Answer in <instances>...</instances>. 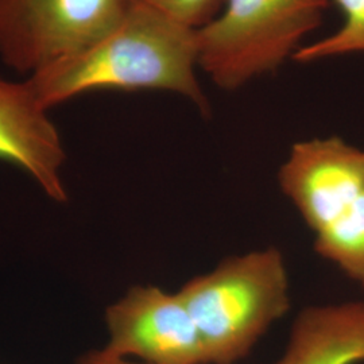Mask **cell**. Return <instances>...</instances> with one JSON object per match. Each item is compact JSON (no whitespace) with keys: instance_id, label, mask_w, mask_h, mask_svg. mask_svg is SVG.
Wrapping results in <instances>:
<instances>
[{"instance_id":"cell-1","label":"cell","mask_w":364,"mask_h":364,"mask_svg":"<svg viewBox=\"0 0 364 364\" xmlns=\"http://www.w3.org/2000/svg\"><path fill=\"white\" fill-rule=\"evenodd\" d=\"M196 28L144 0H132L120 22L85 49L46 66L26 82L45 109L92 91H168L207 115L208 97L196 76Z\"/></svg>"},{"instance_id":"cell-2","label":"cell","mask_w":364,"mask_h":364,"mask_svg":"<svg viewBox=\"0 0 364 364\" xmlns=\"http://www.w3.org/2000/svg\"><path fill=\"white\" fill-rule=\"evenodd\" d=\"M208 364H236L290 308L287 262L278 248L221 260L178 290Z\"/></svg>"},{"instance_id":"cell-3","label":"cell","mask_w":364,"mask_h":364,"mask_svg":"<svg viewBox=\"0 0 364 364\" xmlns=\"http://www.w3.org/2000/svg\"><path fill=\"white\" fill-rule=\"evenodd\" d=\"M314 235V250L364 287V150L340 136L293 144L278 173Z\"/></svg>"},{"instance_id":"cell-4","label":"cell","mask_w":364,"mask_h":364,"mask_svg":"<svg viewBox=\"0 0 364 364\" xmlns=\"http://www.w3.org/2000/svg\"><path fill=\"white\" fill-rule=\"evenodd\" d=\"M331 0H225L197 28L198 66L224 91L272 73L321 25Z\"/></svg>"},{"instance_id":"cell-5","label":"cell","mask_w":364,"mask_h":364,"mask_svg":"<svg viewBox=\"0 0 364 364\" xmlns=\"http://www.w3.org/2000/svg\"><path fill=\"white\" fill-rule=\"evenodd\" d=\"M132 0H0V60L28 77L105 37Z\"/></svg>"},{"instance_id":"cell-6","label":"cell","mask_w":364,"mask_h":364,"mask_svg":"<svg viewBox=\"0 0 364 364\" xmlns=\"http://www.w3.org/2000/svg\"><path fill=\"white\" fill-rule=\"evenodd\" d=\"M108 343L115 356L144 364H208L195 321L178 291L134 287L105 311Z\"/></svg>"},{"instance_id":"cell-7","label":"cell","mask_w":364,"mask_h":364,"mask_svg":"<svg viewBox=\"0 0 364 364\" xmlns=\"http://www.w3.org/2000/svg\"><path fill=\"white\" fill-rule=\"evenodd\" d=\"M65 158L60 132L26 81L0 77V161L26 171L52 200L65 203Z\"/></svg>"},{"instance_id":"cell-8","label":"cell","mask_w":364,"mask_h":364,"mask_svg":"<svg viewBox=\"0 0 364 364\" xmlns=\"http://www.w3.org/2000/svg\"><path fill=\"white\" fill-rule=\"evenodd\" d=\"M364 363V301L308 306L274 364Z\"/></svg>"},{"instance_id":"cell-9","label":"cell","mask_w":364,"mask_h":364,"mask_svg":"<svg viewBox=\"0 0 364 364\" xmlns=\"http://www.w3.org/2000/svg\"><path fill=\"white\" fill-rule=\"evenodd\" d=\"M343 15L338 30L324 38L301 46L293 60L308 64L332 57L364 53V0H332Z\"/></svg>"},{"instance_id":"cell-10","label":"cell","mask_w":364,"mask_h":364,"mask_svg":"<svg viewBox=\"0 0 364 364\" xmlns=\"http://www.w3.org/2000/svg\"><path fill=\"white\" fill-rule=\"evenodd\" d=\"M186 26L200 28L218 14L225 0H144Z\"/></svg>"},{"instance_id":"cell-11","label":"cell","mask_w":364,"mask_h":364,"mask_svg":"<svg viewBox=\"0 0 364 364\" xmlns=\"http://www.w3.org/2000/svg\"><path fill=\"white\" fill-rule=\"evenodd\" d=\"M75 364H144L136 363L130 359H123L115 356L109 352L105 351V348L102 350H92V351L84 353L80 356Z\"/></svg>"}]
</instances>
